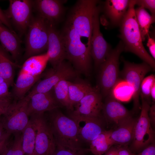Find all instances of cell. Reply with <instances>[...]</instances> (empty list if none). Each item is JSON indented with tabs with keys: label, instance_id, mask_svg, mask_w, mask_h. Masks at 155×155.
<instances>
[{
	"label": "cell",
	"instance_id": "1",
	"mask_svg": "<svg viewBox=\"0 0 155 155\" xmlns=\"http://www.w3.org/2000/svg\"><path fill=\"white\" fill-rule=\"evenodd\" d=\"M135 0H130L127 13L120 26L119 37L123 44L124 51L136 55L154 70L155 59L143 45L135 12Z\"/></svg>",
	"mask_w": 155,
	"mask_h": 155
},
{
	"label": "cell",
	"instance_id": "2",
	"mask_svg": "<svg viewBox=\"0 0 155 155\" xmlns=\"http://www.w3.org/2000/svg\"><path fill=\"white\" fill-rule=\"evenodd\" d=\"M61 34L64 43L65 59L78 73L88 75L91 66L90 49L81 40V37L67 22Z\"/></svg>",
	"mask_w": 155,
	"mask_h": 155
},
{
	"label": "cell",
	"instance_id": "3",
	"mask_svg": "<svg viewBox=\"0 0 155 155\" xmlns=\"http://www.w3.org/2000/svg\"><path fill=\"white\" fill-rule=\"evenodd\" d=\"M49 112L47 119L56 145L75 151L85 150L82 147L75 121L57 109Z\"/></svg>",
	"mask_w": 155,
	"mask_h": 155
},
{
	"label": "cell",
	"instance_id": "4",
	"mask_svg": "<svg viewBox=\"0 0 155 155\" xmlns=\"http://www.w3.org/2000/svg\"><path fill=\"white\" fill-rule=\"evenodd\" d=\"M99 1H78L71 9L66 22L82 37L88 38L87 46L90 49L93 18Z\"/></svg>",
	"mask_w": 155,
	"mask_h": 155
},
{
	"label": "cell",
	"instance_id": "5",
	"mask_svg": "<svg viewBox=\"0 0 155 155\" xmlns=\"http://www.w3.org/2000/svg\"><path fill=\"white\" fill-rule=\"evenodd\" d=\"M124 51V45L120 40L115 48L112 49L99 67L98 87L102 96L106 97L110 94L119 78V59Z\"/></svg>",
	"mask_w": 155,
	"mask_h": 155
},
{
	"label": "cell",
	"instance_id": "6",
	"mask_svg": "<svg viewBox=\"0 0 155 155\" xmlns=\"http://www.w3.org/2000/svg\"><path fill=\"white\" fill-rule=\"evenodd\" d=\"M27 31L25 53L26 59L47 50L48 22L38 15L32 17Z\"/></svg>",
	"mask_w": 155,
	"mask_h": 155
},
{
	"label": "cell",
	"instance_id": "7",
	"mask_svg": "<svg viewBox=\"0 0 155 155\" xmlns=\"http://www.w3.org/2000/svg\"><path fill=\"white\" fill-rule=\"evenodd\" d=\"M140 115L135 124L130 150L140 152L154 142V131L152 127L148 116L150 105L141 96Z\"/></svg>",
	"mask_w": 155,
	"mask_h": 155
},
{
	"label": "cell",
	"instance_id": "8",
	"mask_svg": "<svg viewBox=\"0 0 155 155\" xmlns=\"http://www.w3.org/2000/svg\"><path fill=\"white\" fill-rule=\"evenodd\" d=\"M29 117L36 131L34 155H54L56 145L44 113L34 114Z\"/></svg>",
	"mask_w": 155,
	"mask_h": 155
},
{
	"label": "cell",
	"instance_id": "9",
	"mask_svg": "<svg viewBox=\"0 0 155 155\" xmlns=\"http://www.w3.org/2000/svg\"><path fill=\"white\" fill-rule=\"evenodd\" d=\"M29 98L15 100L3 115L1 122L5 132L11 134L22 132L28 124L29 119L28 106Z\"/></svg>",
	"mask_w": 155,
	"mask_h": 155
},
{
	"label": "cell",
	"instance_id": "10",
	"mask_svg": "<svg viewBox=\"0 0 155 155\" xmlns=\"http://www.w3.org/2000/svg\"><path fill=\"white\" fill-rule=\"evenodd\" d=\"M78 73L69 62L64 60L56 67L50 69L44 78L39 82L26 96L29 98L36 93L51 91L61 81H69L75 79L77 77Z\"/></svg>",
	"mask_w": 155,
	"mask_h": 155
},
{
	"label": "cell",
	"instance_id": "11",
	"mask_svg": "<svg viewBox=\"0 0 155 155\" xmlns=\"http://www.w3.org/2000/svg\"><path fill=\"white\" fill-rule=\"evenodd\" d=\"M102 96L98 87H92L74 107L70 114L71 118H103L102 111Z\"/></svg>",
	"mask_w": 155,
	"mask_h": 155
},
{
	"label": "cell",
	"instance_id": "12",
	"mask_svg": "<svg viewBox=\"0 0 155 155\" xmlns=\"http://www.w3.org/2000/svg\"><path fill=\"white\" fill-rule=\"evenodd\" d=\"M8 8L4 10L12 24L21 35L27 31L32 17L33 1L10 0Z\"/></svg>",
	"mask_w": 155,
	"mask_h": 155
},
{
	"label": "cell",
	"instance_id": "13",
	"mask_svg": "<svg viewBox=\"0 0 155 155\" xmlns=\"http://www.w3.org/2000/svg\"><path fill=\"white\" fill-rule=\"evenodd\" d=\"M101 9L100 6L98 5L93 18L91 40V55L96 69L99 68L112 50L100 31L99 16Z\"/></svg>",
	"mask_w": 155,
	"mask_h": 155
},
{
	"label": "cell",
	"instance_id": "14",
	"mask_svg": "<svg viewBox=\"0 0 155 155\" xmlns=\"http://www.w3.org/2000/svg\"><path fill=\"white\" fill-rule=\"evenodd\" d=\"M123 67L120 73L123 79L129 83L133 88L134 108L137 110L140 106L139 98L141 83L145 75L152 69L144 62L136 64L123 60Z\"/></svg>",
	"mask_w": 155,
	"mask_h": 155
},
{
	"label": "cell",
	"instance_id": "15",
	"mask_svg": "<svg viewBox=\"0 0 155 155\" xmlns=\"http://www.w3.org/2000/svg\"><path fill=\"white\" fill-rule=\"evenodd\" d=\"M46 53L53 68L57 67L65 59V47L62 38L55 25L48 22V39Z\"/></svg>",
	"mask_w": 155,
	"mask_h": 155
},
{
	"label": "cell",
	"instance_id": "16",
	"mask_svg": "<svg viewBox=\"0 0 155 155\" xmlns=\"http://www.w3.org/2000/svg\"><path fill=\"white\" fill-rule=\"evenodd\" d=\"M33 1V7L38 15L55 25L62 19L65 12L64 4L66 1L37 0Z\"/></svg>",
	"mask_w": 155,
	"mask_h": 155
},
{
	"label": "cell",
	"instance_id": "17",
	"mask_svg": "<svg viewBox=\"0 0 155 155\" xmlns=\"http://www.w3.org/2000/svg\"><path fill=\"white\" fill-rule=\"evenodd\" d=\"M102 114L107 122L117 126L132 117L131 113L110 94L106 97L103 103Z\"/></svg>",
	"mask_w": 155,
	"mask_h": 155
},
{
	"label": "cell",
	"instance_id": "18",
	"mask_svg": "<svg viewBox=\"0 0 155 155\" xmlns=\"http://www.w3.org/2000/svg\"><path fill=\"white\" fill-rule=\"evenodd\" d=\"M51 91L36 93L28 98L27 111L29 117L34 114L49 112L60 107V104Z\"/></svg>",
	"mask_w": 155,
	"mask_h": 155
},
{
	"label": "cell",
	"instance_id": "19",
	"mask_svg": "<svg viewBox=\"0 0 155 155\" xmlns=\"http://www.w3.org/2000/svg\"><path fill=\"white\" fill-rule=\"evenodd\" d=\"M103 118H79L72 119L76 122L79 138L82 141L90 143L102 131Z\"/></svg>",
	"mask_w": 155,
	"mask_h": 155
},
{
	"label": "cell",
	"instance_id": "20",
	"mask_svg": "<svg viewBox=\"0 0 155 155\" xmlns=\"http://www.w3.org/2000/svg\"><path fill=\"white\" fill-rule=\"evenodd\" d=\"M136 121L131 117L117 125L114 130H109V137L113 145L127 146L131 143Z\"/></svg>",
	"mask_w": 155,
	"mask_h": 155
},
{
	"label": "cell",
	"instance_id": "21",
	"mask_svg": "<svg viewBox=\"0 0 155 155\" xmlns=\"http://www.w3.org/2000/svg\"><path fill=\"white\" fill-rule=\"evenodd\" d=\"M0 43L9 53L12 59L16 61L20 55L21 40L17 34L0 21Z\"/></svg>",
	"mask_w": 155,
	"mask_h": 155
},
{
	"label": "cell",
	"instance_id": "22",
	"mask_svg": "<svg viewBox=\"0 0 155 155\" xmlns=\"http://www.w3.org/2000/svg\"><path fill=\"white\" fill-rule=\"evenodd\" d=\"M130 0H107L104 5L106 17L113 26H120L127 11Z\"/></svg>",
	"mask_w": 155,
	"mask_h": 155
},
{
	"label": "cell",
	"instance_id": "23",
	"mask_svg": "<svg viewBox=\"0 0 155 155\" xmlns=\"http://www.w3.org/2000/svg\"><path fill=\"white\" fill-rule=\"evenodd\" d=\"M49 61L46 53L31 57L23 64L20 71L34 76H40Z\"/></svg>",
	"mask_w": 155,
	"mask_h": 155
},
{
	"label": "cell",
	"instance_id": "24",
	"mask_svg": "<svg viewBox=\"0 0 155 155\" xmlns=\"http://www.w3.org/2000/svg\"><path fill=\"white\" fill-rule=\"evenodd\" d=\"M40 77L20 71L13 89V94L15 100L23 98L27 92Z\"/></svg>",
	"mask_w": 155,
	"mask_h": 155
},
{
	"label": "cell",
	"instance_id": "25",
	"mask_svg": "<svg viewBox=\"0 0 155 155\" xmlns=\"http://www.w3.org/2000/svg\"><path fill=\"white\" fill-rule=\"evenodd\" d=\"M77 80L73 82L68 81L69 97L72 111L74 106L92 87L89 82L86 81Z\"/></svg>",
	"mask_w": 155,
	"mask_h": 155
},
{
	"label": "cell",
	"instance_id": "26",
	"mask_svg": "<svg viewBox=\"0 0 155 155\" xmlns=\"http://www.w3.org/2000/svg\"><path fill=\"white\" fill-rule=\"evenodd\" d=\"M110 94L119 101L127 102L133 98L134 89L127 81L119 78L113 87Z\"/></svg>",
	"mask_w": 155,
	"mask_h": 155
},
{
	"label": "cell",
	"instance_id": "27",
	"mask_svg": "<svg viewBox=\"0 0 155 155\" xmlns=\"http://www.w3.org/2000/svg\"><path fill=\"white\" fill-rule=\"evenodd\" d=\"M135 12L142 39L144 41L149 34L151 25L155 22V17L150 15L145 8L141 6L135 9Z\"/></svg>",
	"mask_w": 155,
	"mask_h": 155
},
{
	"label": "cell",
	"instance_id": "28",
	"mask_svg": "<svg viewBox=\"0 0 155 155\" xmlns=\"http://www.w3.org/2000/svg\"><path fill=\"white\" fill-rule=\"evenodd\" d=\"M113 145L109 131L104 130L90 143L89 150L95 155H103Z\"/></svg>",
	"mask_w": 155,
	"mask_h": 155
},
{
	"label": "cell",
	"instance_id": "29",
	"mask_svg": "<svg viewBox=\"0 0 155 155\" xmlns=\"http://www.w3.org/2000/svg\"><path fill=\"white\" fill-rule=\"evenodd\" d=\"M22 133V147L24 155H34L36 131L34 125L30 119Z\"/></svg>",
	"mask_w": 155,
	"mask_h": 155
},
{
	"label": "cell",
	"instance_id": "30",
	"mask_svg": "<svg viewBox=\"0 0 155 155\" xmlns=\"http://www.w3.org/2000/svg\"><path fill=\"white\" fill-rule=\"evenodd\" d=\"M11 58L9 55L0 57V76L9 86L13 82V67L19 66Z\"/></svg>",
	"mask_w": 155,
	"mask_h": 155
},
{
	"label": "cell",
	"instance_id": "31",
	"mask_svg": "<svg viewBox=\"0 0 155 155\" xmlns=\"http://www.w3.org/2000/svg\"><path fill=\"white\" fill-rule=\"evenodd\" d=\"M68 81L65 80L61 81L53 89L55 98L59 103L72 112L69 94Z\"/></svg>",
	"mask_w": 155,
	"mask_h": 155
},
{
	"label": "cell",
	"instance_id": "32",
	"mask_svg": "<svg viewBox=\"0 0 155 155\" xmlns=\"http://www.w3.org/2000/svg\"><path fill=\"white\" fill-rule=\"evenodd\" d=\"M14 137L8 141L1 153V155H24L22 145V132L13 134Z\"/></svg>",
	"mask_w": 155,
	"mask_h": 155
},
{
	"label": "cell",
	"instance_id": "33",
	"mask_svg": "<svg viewBox=\"0 0 155 155\" xmlns=\"http://www.w3.org/2000/svg\"><path fill=\"white\" fill-rule=\"evenodd\" d=\"M155 83V75L151 74L144 78L140 86V96H142L150 105L151 99L150 90L152 85Z\"/></svg>",
	"mask_w": 155,
	"mask_h": 155
},
{
	"label": "cell",
	"instance_id": "34",
	"mask_svg": "<svg viewBox=\"0 0 155 155\" xmlns=\"http://www.w3.org/2000/svg\"><path fill=\"white\" fill-rule=\"evenodd\" d=\"M86 150L75 151L56 145L54 155H85Z\"/></svg>",
	"mask_w": 155,
	"mask_h": 155
},
{
	"label": "cell",
	"instance_id": "35",
	"mask_svg": "<svg viewBox=\"0 0 155 155\" xmlns=\"http://www.w3.org/2000/svg\"><path fill=\"white\" fill-rule=\"evenodd\" d=\"M136 5L144 8L148 9L151 13V15L155 16V0H135Z\"/></svg>",
	"mask_w": 155,
	"mask_h": 155
},
{
	"label": "cell",
	"instance_id": "36",
	"mask_svg": "<svg viewBox=\"0 0 155 155\" xmlns=\"http://www.w3.org/2000/svg\"><path fill=\"white\" fill-rule=\"evenodd\" d=\"M12 102L11 98L0 100V117L5 113Z\"/></svg>",
	"mask_w": 155,
	"mask_h": 155
},
{
	"label": "cell",
	"instance_id": "37",
	"mask_svg": "<svg viewBox=\"0 0 155 155\" xmlns=\"http://www.w3.org/2000/svg\"><path fill=\"white\" fill-rule=\"evenodd\" d=\"M148 41L147 45L148 47L152 57L155 59V40L154 38L151 37L149 34L147 36Z\"/></svg>",
	"mask_w": 155,
	"mask_h": 155
},
{
	"label": "cell",
	"instance_id": "38",
	"mask_svg": "<svg viewBox=\"0 0 155 155\" xmlns=\"http://www.w3.org/2000/svg\"><path fill=\"white\" fill-rule=\"evenodd\" d=\"M135 155H155V142L145 148L138 154Z\"/></svg>",
	"mask_w": 155,
	"mask_h": 155
},
{
	"label": "cell",
	"instance_id": "39",
	"mask_svg": "<svg viewBox=\"0 0 155 155\" xmlns=\"http://www.w3.org/2000/svg\"><path fill=\"white\" fill-rule=\"evenodd\" d=\"M0 21L10 30H13L12 26L4 11L0 8ZM14 31V30H13Z\"/></svg>",
	"mask_w": 155,
	"mask_h": 155
},
{
	"label": "cell",
	"instance_id": "40",
	"mask_svg": "<svg viewBox=\"0 0 155 155\" xmlns=\"http://www.w3.org/2000/svg\"><path fill=\"white\" fill-rule=\"evenodd\" d=\"M148 116L151 124L153 126H154L155 124V104H152L150 106L148 112Z\"/></svg>",
	"mask_w": 155,
	"mask_h": 155
},
{
	"label": "cell",
	"instance_id": "41",
	"mask_svg": "<svg viewBox=\"0 0 155 155\" xmlns=\"http://www.w3.org/2000/svg\"><path fill=\"white\" fill-rule=\"evenodd\" d=\"M11 135L6 132L0 139V154L9 141V137Z\"/></svg>",
	"mask_w": 155,
	"mask_h": 155
},
{
	"label": "cell",
	"instance_id": "42",
	"mask_svg": "<svg viewBox=\"0 0 155 155\" xmlns=\"http://www.w3.org/2000/svg\"><path fill=\"white\" fill-rule=\"evenodd\" d=\"M119 155H135L127 147V146H119L118 147Z\"/></svg>",
	"mask_w": 155,
	"mask_h": 155
},
{
	"label": "cell",
	"instance_id": "43",
	"mask_svg": "<svg viewBox=\"0 0 155 155\" xmlns=\"http://www.w3.org/2000/svg\"><path fill=\"white\" fill-rule=\"evenodd\" d=\"M104 155H119L118 147L111 146Z\"/></svg>",
	"mask_w": 155,
	"mask_h": 155
},
{
	"label": "cell",
	"instance_id": "44",
	"mask_svg": "<svg viewBox=\"0 0 155 155\" xmlns=\"http://www.w3.org/2000/svg\"><path fill=\"white\" fill-rule=\"evenodd\" d=\"M150 94L152 104H154L155 101V83L152 85L151 88Z\"/></svg>",
	"mask_w": 155,
	"mask_h": 155
},
{
	"label": "cell",
	"instance_id": "45",
	"mask_svg": "<svg viewBox=\"0 0 155 155\" xmlns=\"http://www.w3.org/2000/svg\"><path fill=\"white\" fill-rule=\"evenodd\" d=\"M8 53L2 46L0 43V57L7 54Z\"/></svg>",
	"mask_w": 155,
	"mask_h": 155
},
{
	"label": "cell",
	"instance_id": "46",
	"mask_svg": "<svg viewBox=\"0 0 155 155\" xmlns=\"http://www.w3.org/2000/svg\"><path fill=\"white\" fill-rule=\"evenodd\" d=\"M6 132L5 131L1 122L0 119V139L3 135Z\"/></svg>",
	"mask_w": 155,
	"mask_h": 155
}]
</instances>
